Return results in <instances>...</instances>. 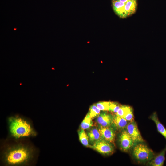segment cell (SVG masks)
Returning <instances> with one entry per match:
<instances>
[{"mask_svg":"<svg viewBox=\"0 0 166 166\" xmlns=\"http://www.w3.org/2000/svg\"><path fill=\"white\" fill-rule=\"evenodd\" d=\"M32 152L28 148L22 145L10 147L5 154L4 159L8 165H17L28 162L32 156Z\"/></svg>","mask_w":166,"mask_h":166,"instance_id":"6da1fadb","label":"cell"},{"mask_svg":"<svg viewBox=\"0 0 166 166\" xmlns=\"http://www.w3.org/2000/svg\"><path fill=\"white\" fill-rule=\"evenodd\" d=\"M8 121L10 132L16 138L35 135L30 124L23 118L18 116L11 117L9 118Z\"/></svg>","mask_w":166,"mask_h":166,"instance_id":"7a4b0ae2","label":"cell"},{"mask_svg":"<svg viewBox=\"0 0 166 166\" xmlns=\"http://www.w3.org/2000/svg\"><path fill=\"white\" fill-rule=\"evenodd\" d=\"M132 150L133 157L140 163H147L155 155L153 151L143 142L135 144Z\"/></svg>","mask_w":166,"mask_h":166,"instance_id":"3957f363","label":"cell"},{"mask_svg":"<svg viewBox=\"0 0 166 166\" xmlns=\"http://www.w3.org/2000/svg\"><path fill=\"white\" fill-rule=\"evenodd\" d=\"M89 147L101 154L106 155L112 154L114 150L113 144L102 139L90 145Z\"/></svg>","mask_w":166,"mask_h":166,"instance_id":"277c9868","label":"cell"},{"mask_svg":"<svg viewBox=\"0 0 166 166\" xmlns=\"http://www.w3.org/2000/svg\"><path fill=\"white\" fill-rule=\"evenodd\" d=\"M118 142L120 149L124 152L132 149L135 144L126 129L122 130L119 135Z\"/></svg>","mask_w":166,"mask_h":166,"instance_id":"5b68a950","label":"cell"},{"mask_svg":"<svg viewBox=\"0 0 166 166\" xmlns=\"http://www.w3.org/2000/svg\"><path fill=\"white\" fill-rule=\"evenodd\" d=\"M126 129L135 144L144 141L140 132L136 122L134 120L130 121Z\"/></svg>","mask_w":166,"mask_h":166,"instance_id":"8992f818","label":"cell"},{"mask_svg":"<svg viewBox=\"0 0 166 166\" xmlns=\"http://www.w3.org/2000/svg\"><path fill=\"white\" fill-rule=\"evenodd\" d=\"M98 129L102 139L112 144L114 143L115 137V129L112 125L106 127L99 126Z\"/></svg>","mask_w":166,"mask_h":166,"instance_id":"52a82bcc","label":"cell"},{"mask_svg":"<svg viewBox=\"0 0 166 166\" xmlns=\"http://www.w3.org/2000/svg\"><path fill=\"white\" fill-rule=\"evenodd\" d=\"M97 117V121L99 126L106 127L112 125L113 116L107 112L101 113Z\"/></svg>","mask_w":166,"mask_h":166,"instance_id":"ba28073f","label":"cell"},{"mask_svg":"<svg viewBox=\"0 0 166 166\" xmlns=\"http://www.w3.org/2000/svg\"><path fill=\"white\" fill-rule=\"evenodd\" d=\"M166 147L159 153L155 155L153 158L147 163V165L151 166H163L165 160Z\"/></svg>","mask_w":166,"mask_h":166,"instance_id":"9c48e42d","label":"cell"},{"mask_svg":"<svg viewBox=\"0 0 166 166\" xmlns=\"http://www.w3.org/2000/svg\"><path fill=\"white\" fill-rule=\"evenodd\" d=\"M125 4L118 0H112V6L114 12L118 16L122 18L128 16L125 9Z\"/></svg>","mask_w":166,"mask_h":166,"instance_id":"30bf717a","label":"cell"},{"mask_svg":"<svg viewBox=\"0 0 166 166\" xmlns=\"http://www.w3.org/2000/svg\"><path fill=\"white\" fill-rule=\"evenodd\" d=\"M129 122L124 118L115 115L113 116L112 126L116 130L122 131L126 129Z\"/></svg>","mask_w":166,"mask_h":166,"instance_id":"8fae6325","label":"cell"},{"mask_svg":"<svg viewBox=\"0 0 166 166\" xmlns=\"http://www.w3.org/2000/svg\"><path fill=\"white\" fill-rule=\"evenodd\" d=\"M150 118L155 124L158 132L166 140V128L159 121L156 113L154 112L150 117Z\"/></svg>","mask_w":166,"mask_h":166,"instance_id":"7c38bea8","label":"cell"},{"mask_svg":"<svg viewBox=\"0 0 166 166\" xmlns=\"http://www.w3.org/2000/svg\"><path fill=\"white\" fill-rule=\"evenodd\" d=\"M87 134L89 142L92 145L97 141L101 139L98 129L96 127L91 128Z\"/></svg>","mask_w":166,"mask_h":166,"instance_id":"4fadbf2b","label":"cell"},{"mask_svg":"<svg viewBox=\"0 0 166 166\" xmlns=\"http://www.w3.org/2000/svg\"><path fill=\"white\" fill-rule=\"evenodd\" d=\"M137 7V0H129L125 4V9L128 16L134 14Z\"/></svg>","mask_w":166,"mask_h":166,"instance_id":"5bb4252c","label":"cell"},{"mask_svg":"<svg viewBox=\"0 0 166 166\" xmlns=\"http://www.w3.org/2000/svg\"><path fill=\"white\" fill-rule=\"evenodd\" d=\"M79 139L81 143L84 146L89 147V137L84 130L81 128L78 132Z\"/></svg>","mask_w":166,"mask_h":166,"instance_id":"9a60e30c","label":"cell"},{"mask_svg":"<svg viewBox=\"0 0 166 166\" xmlns=\"http://www.w3.org/2000/svg\"><path fill=\"white\" fill-rule=\"evenodd\" d=\"M100 110L97 108L95 104L90 106L88 113L87 115L93 119L97 117L100 113Z\"/></svg>","mask_w":166,"mask_h":166,"instance_id":"2e32d148","label":"cell"},{"mask_svg":"<svg viewBox=\"0 0 166 166\" xmlns=\"http://www.w3.org/2000/svg\"><path fill=\"white\" fill-rule=\"evenodd\" d=\"M92 119L86 115L81 124V128L85 130L92 127L93 124Z\"/></svg>","mask_w":166,"mask_h":166,"instance_id":"e0dca14e","label":"cell"},{"mask_svg":"<svg viewBox=\"0 0 166 166\" xmlns=\"http://www.w3.org/2000/svg\"><path fill=\"white\" fill-rule=\"evenodd\" d=\"M131 108L128 105H121L118 111L115 113L116 116L123 117Z\"/></svg>","mask_w":166,"mask_h":166,"instance_id":"ac0fdd59","label":"cell"},{"mask_svg":"<svg viewBox=\"0 0 166 166\" xmlns=\"http://www.w3.org/2000/svg\"><path fill=\"white\" fill-rule=\"evenodd\" d=\"M110 102L100 101L95 104L100 110L103 111H109Z\"/></svg>","mask_w":166,"mask_h":166,"instance_id":"d6986e66","label":"cell"},{"mask_svg":"<svg viewBox=\"0 0 166 166\" xmlns=\"http://www.w3.org/2000/svg\"><path fill=\"white\" fill-rule=\"evenodd\" d=\"M121 105L118 103L110 102L109 111L116 113L120 108Z\"/></svg>","mask_w":166,"mask_h":166,"instance_id":"ffe728a7","label":"cell"},{"mask_svg":"<svg viewBox=\"0 0 166 166\" xmlns=\"http://www.w3.org/2000/svg\"><path fill=\"white\" fill-rule=\"evenodd\" d=\"M123 118L129 122L134 121V115L132 108L126 113Z\"/></svg>","mask_w":166,"mask_h":166,"instance_id":"44dd1931","label":"cell"},{"mask_svg":"<svg viewBox=\"0 0 166 166\" xmlns=\"http://www.w3.org/2000/svg\"><path fill=\"white\" fill-rule=\"evenodd\" d=\"M118 0L122 2L126 3L129 0Z\"/></svg>","mask_w":166,"mask_h":166,"instance_id":"7402d4cb","label":"cell"}]
</instances>
